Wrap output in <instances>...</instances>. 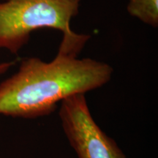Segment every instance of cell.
<instances>
[{"instance_id": "obj_4", "label": "cell", "mask_w": 158, "mask_h": 158, "mask_svg": "<svg viewBox=\"0 0 158 158\" xmlns=\"http://www.w3.org/2000/svg\"><path fill=\"white\" fill-rule=\"evenodd\" d=\"M127 9L131 16L155 28L157 27L158 0H129Z\"/></svg>"}, {"instance_id": "obj_5", "label": "cell", "mask_w": 158, "mask_h": 158, "mask_svg": "<svg viewBox=\"0 0 158 158\" xmlns=\"http://www.w3.org/2000/svg\"><path fill=\"white\" fill-rule=\"evenodd\" d=\"M15 63H16V61H11V62L0 63V76L5 73Z\"/></svg>"}, {"instance_id": "obj_2", "label": "cell", "mask_w": 158, "mask_h": 158, "mask_svg": "<svg viewBox=\"0 0 158 158\" xmlns=\"http://www.w3.org/2000/svg\"><path fill=\"white\" fill-rule=\"evenodd\" d=\"M82 0H5L0 2V49L13 54L28 43L37 29L73 32L70 21L78 13Z\"/></svg>"}, {"instance_id": "obj_3", "label": "cell", "mask_w": 158, "mask_h": 158, "mask_svg": "<svg viewBox=\"0 0 158 158\" xmlns=\"http://www.w3.org/2000/svg\"><path fill=\"white\" fill-rule=\"evenodd\" d=\"M62 127L78 158H127L111 138L98 125L85 94H76L61 102Z\"/></svg>"}, {"instance_id": "obj_1", "label": "cell", "mask_w": 158, "mask_h": 158, "mask_svg": "<svg viewBox=\"0 0 158 158\" xmlns=\"http://www.w3.org/2000/svg\"><path fill=\"white\" fill-rule=\"evenodd\" d=\"M89 35H63L50 62L37 57L23 59L19 70L0 84V115L35 118L48 116L57 104L76 94H85L109 82L114 69L107 63L78 56Z\"/></svg>"}]
</instances>
